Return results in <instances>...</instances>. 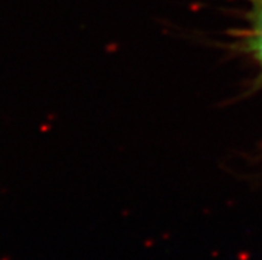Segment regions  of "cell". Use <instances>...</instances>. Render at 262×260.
Instances as JSON below:
<instances>
[{
	"label": "cell",
	"mask_w": 262,
	"mask_h": 260,
	"mask_svg": "<svg viewBox=\"0 0 262 260\" xmlns=\"http://www.w3.org/2000/svg\"><path fill=\"white\" fill-rule=\"evenodd\" d=\"M248 8L243 12L245 24L228 30L226 39L213 41L217 50L224 51L229 57H244L256 66L257 75L246 89V94L262 89V0H244Z\"/></svg>",
	"instance_id": "obj_1"
}]
</instances>
